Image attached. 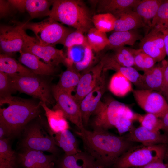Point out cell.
Returning <instances> with one entry per match:
<instances>
[{
	"mask_svg": "<svg viewBox=\"0 0 168 168\" xmlns=\"http://www.w3.org/2000/svg\"><path fill=\"white\" fill-rule=\"evenodd\" d=\"M24 29L32 31L41 44L54 46L63 45L68 34L72 30L49 17L38 22H26Z\"/></svg>",
	"mask_w": 168,
	"mask_h": 168,
	"instance_id": "6",
	"label": "cell"
},
{
	"mask_svg": "<svg viewBox=\"0 0 168 168\" xmlns=\"http://www.w3.org/2000/svg\"><path fill=\"white\" fill-rule=\"evenodd\" d=\"M113 52L108 55L119 65L126 67L134 66V56L136 49L122 46L113 49Z\"/></svg>",
	"mask_w": 168,
	"mask_h": 168,
	"instance_id": "33",
	"label": "cell"
},
{
	"mask_svg": "<svg viewBox=\"0 0 168 168\" xmlns=\"http://www.w3.org/2000/svg\"><path fill=\"white\" fill-rule=\"evenodd\" d=\"M18 61L37 75H51L54 73V67L44 62L35 55L22 50L19 52Z\"/></svg>",
	"mask_w": 168,
	"mask_h": 168,
	"instance_id": "21",
	"label": "cell"
},
{
	"mask_svg": "<svg viewBox=\"0 0 168 168\" xmlns=\"http://www.w3.org/2000/svg\"><path fill=\"white\" fill-rule=\"evenodd\" d=\"M0 71L10 76L36 75L12 56L2 53L0 54Z\"/></svg>",
	"mask_w": 168,
	"mask_h": 168,
	"instance_id": "27",
	"label": "cell"
},
{
	"mask_svg": "<svg viewBox=\"0 0 168 168\" xmlns=\"http://www.w3.org/2000/svg\"><path fill=\"white\" fill-rule=\"evenodd\" d=\"M104 63L102 59L96 65L83 72L73 95L79 105L84 97L96 85L101 76Z\"/></svg>",
	"mask_w": 168,
	"mask_h": 168,
	"instance_id": "14",
	"label": "cell"
},
{
	"mask_svg": "<svg viewBox=\"0 0 168 168\" xmlns=\"http://www.w3.org/2000/svg\"><path fill=\"white\" fill-rule=\"evenodd\" d=\"M107 72L103 71L100 78L94 89L82 99L80 104L83 124L88 125L90 118L96 110L106 89Z\"/></svg>",
	"mask_w": 168,
	"mask_h": 168,
	"instance_id": "13",
	"label": "cell"
},
{
	"mask_svg": "<svg viewBox=\"0 0 168 168\" xmlns=\"http://www.w3.org/2000/svg\"><path fill=\"white\" fill-rule=\"evenodd\" d=\"M116 18L113 15L108 13H98L92 16V22L94 27L106 33L114 29Z\"/></svg>",
	"mask_w": 168,
	"mask_h": 168,
	"instance_id": "35",
	"label": "cell"
},
{
	"mask_svg": "<svg viewBox=\"0 0 168 168\" xmlns=\"http://www.w3.org/2000/svg\"><path fill=\"white\" fill-rule=\"evenodd\" d=\"M128 141L139 142L147 145L167 144L168 136L160 131H154L149 130L140 126L133 127L126 134L124 135Z\"/></svg>",
	"mask_w": 168,
	"mask_h": 168,
	"instance_id": "17",
	"label": "cell"
},
{
	"mask_svg": "<svg viewBox=\"0 0 168 168\" xmlns=\"http://www.w3.org/2000/svg\"><path fill=\"white\" fill-rule=\"evenodd\" d=\"M52 92L56 102L52 109L61 110L67 119L75 124L78 130L84 128L80 105L73 95L60 89L56 85L52 86Z\"/></svg>",
	"mask_w": 168,
	"mask_h": 168,
	"instance_id": "9",
	"label": "cell"
},
{
	"mask_svg": "<svg viewBox=\"0 0 168 168\" xmlns=\"http://www.w3.org/2000/svg\"><path fill=\"white\" fill-rule=\"evenodd\" d=\"M22 51L35 55L54 67L60 63L65 65L66 56L63 50L53 46L42 44L36 38L28 36L26 34Z\"/></svg>",
	"mask_w": 168,
	"mask_h": 168,
	"instance_id": "10",
	"label": "cell"
},
{
	"mask_svg": "<svg viewBox=\"0 0 168 168\" xmlns=\"http://www.w3.org/2000/svg\"><path fill=\"white\" fill-rule=\"evenodd\" d=\"M90 168H99L97 165L96 163L93 166L91 167Z\"/></svg>",
	"mask_w": 168,
	"mask_h": 168,
	"instance_id": "51",
	"label": "cell"
},
{
	"mask_svg": "<svg viewBox=\"0 0 168 168\" xmlns=\"http://www.w3.org/2000/svg\"><path fill=\"white\" fill-rule=\"evenodd\" d=\"M17 154L19 161L25 168H53L56 156L46 155L42 151L22 148Z\"/></svg>",
	"mask_w": 168,
	"mask_h": 168,
	"instance_id": "16",
	"label": "cell"
},
{
	"mask_svg": "<svg viewBox=\"0 0 168 168\" xmlns=\"http://www.w3.org/2000/svg\"><path fill=\"white\" fill-rule=\"evenodd\" d=\"M16 158L9 138L0 139V168H16Z\"/></svg>",
	"mask_w": 168,
	"mask_h": 168,
	"instance_id": "32",
	"label": "cell"
},
{
	"mask_svg": "<svg viewBox=\"0 0 168 168\" xmlns=\"http://www.w3.org/2000/svg\"><path fill=\"white\" fill-rule=\"evenodd\" d=\"M140 125L154 131H160L162 128V123L161 118L155 115L147 113L144 115L139 114L138 120Z\"/></svg>",
	"mask_w": 168,
	"mask_h": 168,
	"instance_id": "38",
	"label": "cell"
},
{
	"mask_svg": "<svg viewBox=\"0 0 168 168\" xmlns=\"http://www.w3.org/2000/svg\"><path fill=\"white\" fill-rule=\"evenodd\" d=\"M96 164L94 158L85 151L73 155L64 154L59 163V168H90Z\"/></svg>",
	"mask_w": 168,
	"mask_h": 168,
	"instance_id": "25",
	"label": "cell"
},
{
	"mask_svg": "<svg viewBox=\"0 0 168 168\" xmlns=\"http://www.w3.org/2000/svg\"><path fill=\"white\" fill-rule=\"evenodd\" d=\"M162 123L161 130L164 133L168 136V112L165 114L161 118Z\"/></svg>",
	"mask_w": 168,
	"mask_h": 168,
	"instance_id": "47",
	"label": "cell"
},
{
	"mask_svg": "<svg viewBox=\"0 0 168 168\" xmlns=\"http://www.w3.org/2000/svg\"><path fill=\"white\" fill-rule=\"evenodd\" d=\"M161 32L163 35L165 49L166 55L168 56V30H163Z\"/></svg>",
	"mask_w": 168,
	"mask_h": 168,
	"instance_id": "48",
	"label": "cell"
},
{
	"mask_svg": "<svg viewBox=\"0 0 168 168\" xmlns=\"http://www.w3.org/2000/svg\"><path fill=\"white\" fill-rule=\"evenodd\" d=\"M124 103L116 100H101L92 116L91 124L93 130L108 131L118 123L126 107Z\"/></svg>",
	"mask_w": 168,
	"mask_h": 168,
	"instance_id": "8",
	"label": "cell"
},
{
	"mask_svg": "<svg viewBox=\"0 0 168 168\" xmlns=\"http://www.w3.org/2000/svg\"><path fill=\"white\" fill-rule=\"evenodd\" d=\"M87 34L86 37L88 44L93 51L99 52L108 46L109 40L106 33L93 27L88 30Z\"/></svg>",
	"mask_w": 168,
	"mask_h": 168,
	"instance_id": "34",
	"label": "cell"
},
{
	"mask_svg": "<svg viewBox=\"0 0 168 168\" xmlns=\"http://www.w3.org/2000/svg\"><path fill=\"white\" fill-rule=\"evenodd\" d=\"M132 92L138 104L147 113L161 118L168 112V103L160 92L138 89H133Z\"/></svg>",
	"mask_w": 168,
	"mask_h": 168,
	"instance_id": "12",
	"label": "cell"
},
{
	"mask_svg": "<svg viewBox=\"0 0 168 168\" xmlns=\"http://www.w3.org/2000/svg\"><path fill=\"white\" fill-rule=\"evenodd\" d=\"M131 82L119 72H116L112 77L109 85L110 91L119 97L125 96L133 90Z\"/></svg>",
	"mask_w": 168,
	"mask_h": 168,
	"instance_id": "31",
	"label": "cell"
},
{
	"mask_svg": "<svg viewBox=\"0 0 168 168\" xmlns=\"http://www.w3.org/2000/svg\"><path fill=\"white\" fill-rule=\"evenodd\" d=\"M115 31H125L148 27L141 17L133 9L127 10L116 17Z\"/></svg>",
	"mask_w": 168,
	"mask_h": 168,
	"instance_id": "22",
	"label": "cell"
},
{
	"mask_svg": "<svg viewBox=\"0 0 168 168\" xmlns=\"http://www.w3.org/2000/svg\"><path fill=\"white\" fill-rule=\"evenodd\" d=\"M8 76L14 92L18 91L30 95L47 105L54 102L52 87L38 75Z\"/></svg>",
	"mask_w": 168,
	"mask_h": 168,
	"instance_id": "5",
	"label": "cell"
},
{
	"mask_svg": "<svg viewBox=\"0 0 168 168\" xmlns=\"http://www.w3.org/2000/svg\"><path fill=\"white\" fill-rule=\"evenodd\" d=\"M84 33L76 30L72 31L66 37L63 45L67 49L78 46H85L88 44Z\"/></svg>",
	"mask_w": 168,
	"mask_h": 168,
	"instance_id": "39",
	"label": "cell"
},
{
	"mask_svg": "<svg viewBox=\"0 0 168 168\" xmlns=\"http://www.w3.org/2000/svg\"><path fill=\"white\" fill-rule=\"evenodd\" d=\"M163 75V83L160 93L164 96L168 91V59L161 61V65Z\"/></svg>",
	"mask_w": 168,
	"mask_h": 168,
	"instance_id": "43",
	"label": "cell"
},
{
	"mask_svg": "<svg viewBox=\"0 0 168 168\" xmlns=\"http://www.w3.org/2000/svg\"><path fill=\"white\" fill-rule=\"evenodd\" d=\"M133 121L122 116L115 126L120 136L127 132H129L130 130L133 127Z\"/></svg>",
	"mask_w": 168,
	"mask_h": 168,
	"instance_id": "42",
	"label": "cell"
},
{
	"mask_svg": "<svg viewBox=\"0 0 168 168\" xmlns=\"http://www.w3.org/2000/svg\"><path fill=\"white\" fill-rule=\"evenodd\" d=\"M152 28L160 31L168 30V0H164L160 5L152 21Z\"/></svg>",
	"mask_w": 168,
	"mask_h": 168,
	"instance_id": "36",
	"label": "cell"
},
{
	"mask_svg": "<svg viewBox=\"0 0 168 168\" xmlns=\"http://www.w3.org/2000/svg\"><path fill=\"white\" fill-rule=\"evenodd\" d=\"M164 97L166 99L167 103H168V91L166 94L164 96Z\"/></svg>",
	"mask_w": 168,
	"mask_h": 168,
	"instance_id": "50",
	"label": "cell"
},
{
	"mask_svg": "<svg viewBox=\"0 0 168 168\" xmlns=\"http://www.w3.org/2000/svg\"><path fill=\"white\" fill-rule=\"evenodd\" d=\"M164 162L168 164V144H166L165 152L164 159Z\"/></svg>",
	"mask_w": 168,
	"mask_h": 168,
	"instance_id": "49",
	"label": "cell"
},
{
	"mask_svg": "<svg viewBox=\"0 0 168 168\" xmlns=\"http://www.w3.org/2000/svg\"><path fill=\"white\" fill-rule=\"evenodd\" d=\"M82 139L85 151L92 156L99 168H110L125 152L134 145L124 135L108 131H91L85 128L76 132Z\"/></svg>",
	"mask_w": 168,
	"mask_h": 168,
	"instance_id": "1",
	"label": "cell"
},
{
	"mask_svg": "<svg viewBox=\"0 0 168 168\" xmlns=\"http://www.w3.org/2000/svg\"><path fill=\"white\" fill-rule=\"evenodd\" d=\"M104 63L103 71L113 70L119 72L128 78L132 83L139 88L141 76L138 71L133 67L122 66L112 59L108 54L101 59Z\"/></svg>",
	"mask_w": 168,
	"mask_h": 168,
	"instance_id": "24",
	"label": "cell"
},
{
	"mask_svg": "<svg viewBox=\"0 0 168 168\" xmlns=\"http://www.w3.org/2000/svg\"><path fill=\"white\" fill-rule=\"evenodd\" d=\"M163 83V75L161 65H155L141 75L138 89L149 90L160 92Z\"/></svg>",
	"mask_w": 168,
	"mask_h": 168,
	"instance_id": "23",
	"label": "cell"
},
{
	"mask_svg": "<svg viewBox=\"0 0 168 168\" xmlns=\"http://www.w3.org/2000/svg\"><path fill=\"white\" fill-rule=\"evenodd\" d=\"M12 7L21 12L26 11L31 19L49 16L53 0H9Z\"/></svg>",
	"mask_w": 168,
	"mask_h": 168,
	"instance_id": "18",
	"label": "cell"
},
{
	"mask_svg": "<svg viewBox=\"0 0 168 168\" xmlns=\"http://www.w3.org/2000/svg\"><path fill=\"white\" fill-rule=\"evenodd\" d=\"M84 56L82 61L75 69L79 72L91 67L95 59L93 51L88 44L84 47Z\"/></svg>",
	"mask_w": 168,
	"mask_h": 168,
	"instance_id": "40",
	"label": "cell"
},
{
	"mask_svg": "<svg viewBox=\"0 0 168 168\" xmlns=\"http://www.w3.org/2000/svg\"><path fill=\"white\" fill-rule=\"evenodd\" d=\"M97 6L99 13L111 14L118 16L123 12L130 9L133 10L140 0H100L91 1Z\"/></svg>",
	"mask_w": 168,
	"mask_h": 168,
	"instance_id": "19",
	"label": "cell"
},
{
	"mask_svg": "<svg viewBox=\"0 0 168 168\" xmlns=\"http://www.w3.org/2000/svg\"><path fill=\"white\" fill-rule=\"evenodd\" d=\"M12 7L8 0H0V16L2 18L6 16L9 13Z\"/></svg>",
	"mask_w": 168,
	"mask_h": 168,
	"instance_id": "44",
	"label": "cell"
},
{
	"mask_svg": "<svg viewBox=\"0 0 168 168\" xmlns=\"http://www.w3.org/2000/svg\"><path fill=\"white\" fill-rule=\"evenodd\" d=\"M49 17L84 33L93 27L90 12L81 0H53Z\"/></svg>",
	"mask_w": 168,
	"mask_h": 168,
	"instance_id": "3",
	"label": "cell"
},
{
	"mask_svg": "<svg viewBox=\"0 0 168 168\" xmlns=\"http://www.w3.org/2000/svg\"><path fill=\"white\" fill-rule=\"evenodd\" d=\"M138 168H168V164L162 161H156Z\"/></svg>",
	"mask_w": 168,
	"mask_h": 168,
	"instance_id": "46",
	"label": "cell"
},
{
	"mask_svg": "<svg viewBox=\"0 0 168 168\" xmlns=\"http://www.w3.org/2000/svg\"><path fill=\"white\" fill-rule=\"evenodd\" d=\"M134 62L135 68L144 72L153 68L156 63L153 58L140 49L136 50Z\"/></svg>",
	"mask_w": 168,
	"mask_h": 168,
	"instance_id": "37",
	"label": "cell"
},
{
	"mask_svg": "<svg viewBox=\"0 0 168 168\" xmlns=\"http://www.w3.org/2000/svg\"><path fill=\"white\" fill-rule=\"evenodd\" d=\"M47 129L55 145L64 151L65 154L72 155L81 151L75 137L69 129L57 133L52 132L48 126Z\"/></svg>",
	"mask_w": 168,
	"mask_h": 168,
	"instance_id": "20",
	"label": "cell"
},
{
	"mask_svg": "<svg viewBox=\"0 0 168 168\" xmlns=\"http://www.w3.org/2000/svg\"><path fill=\"white\" fill-rule=\"evenodd\" d=\"M25 23L13 25H1L0 47L2 54L11 56L22 50L26 34L23 27Z\"/></svg>",
	"mask_w": 168,
	"mask_h": 168,
	"instance_id": "11",
	"label": "cell"
},
{
	"mask_svg": "<svg viewBox=\"0 0 168 168\" xmlns=\"http://www.w3.org/2000/svg\"><path fill=\"white\" fill-rule=\"evenodd\" d=\"M66 67L67 69L61 74L56 85L62 90L72 94L78 84L81 74L72 66Z\"/></svg>",
	"mask_w": 168,
	"mask_h": 168,
	"instance_id": "30",
	"label": "cell"
},
{
	"mask_svg": "<svg viewBox=\"0 0 168 168\" xmlns=\"http://www.w3.org/2000/svg\"><path fill=\"white\" fill-rule=\"evenodd\" d=\"M20 145L22 148L46 151L56 156L59 150L48 133L47 127L35 123L24 128Z\"/></svg>",
	"mask_w": 168,
	"mask_h": 168,
	"instance_id": "7",
	"label": "cell"
},
{
	"mask_svg": "<svg viewBox=\"0 0 168 168\" xmlns=\"http://www.w3.org/2000/svg\"><path fill=\"white\" fill-rule=\"evenodd\" d=\"M14 93L9 76L0 71V98L10 95Z\"/></svg>",
	"mask_w": 168,
	"mask_h": 168,
	"instance_id": "41",
	"label": "cell"
},
{
	"mask_svg": "<svg viewBox=\"0 0 168 168\" xmlns=\"http://www.w3.org/2000/svg\"><path fill=\"white\" fill-rule=\"evenodd\" d=\"M164 0H140L134 9L135 11L142 19L148 27L151 28V21L156 16L160 5Z\"/></svg>",
	"mask_w": 168,
	"mask_h": 168,
	"instance_id": "29",
	"label": "cell"
},
{
	"mask_svg": "<svg viewBox=\"0 0 168 168\" xmlns=\"http://www.w3.org/2000/svg\"><path fill=\"white\" fill-rule=\"evenodd\" d=\"M40 102L41 106L45 111L48 126L52 132L57 133L69 129L67 119L61 110L51 109L45 103Z\"/></svg>",
	"mask_w": 168,
	"mask_h": 168,
	"instance_id": "26",
	"label": "cell"
},
{
	"mask_svg": "<svg viewBox=\"0 0 168 168\" xmlns=\"http://www.w3.org/2000/svg\"><path fill=\"white\" fill-rule=\"evenodd\" d=\"M166 144L134 145L123 154L113 168H138L152 162L162 161Z\"/></svg>",
	"mask_w": 168,
	"mask_h": 168,
	"instance_id": "4",
	"label": "cell"
},
{
	"mask_svg": "<svg viewBox=\"0 0 168 168\" xmlns=\"http://www.w3.org/2000/svg\"></svg>",
	"mask_w": 168,
	"mask_h": 168,
	"instance_id": "52",
	"label": "cell"
},
{
	"mask_svg": "<svg viewBox=\"0 0 168 168\" xmlns=\"http://www.w3.org/2000/svg\"><path fill=\"white\" fill-rule=\"evenodd\" d=\"M142 38L135 30L114 31L108 38L109 44L107 47L113 49L125 45L133 46L137 41L140 40Z\"/></svg>",
	"mask_w": 168,
	"mask_h": 168,
	"instance_id": "28",
	"label": "cell"
},
{
	"mask_svg": "<svg viewBox=\"0 0 168 168\" xmlns=\"http://www.w3.org/2000/svg\"><path fill=\"white\" fill-rule=\"evenodd\" d=\"M0 126L6 131L8 138L16 136L23 131L29 123L39 115L40 102L10 95L0 98Z\"/></svg>",
	"mask_w": 168,
	"mask_h": 168,
	"instance_id": "2",
	"label": "cell"
},
{
	"mask_svg": "<svg viewBox=\"0 0 168 168\" xmlns=\"http://www.w3.org/2000/svg\"><path fill=\"white\" fill-rule=\"evenodd\" d=\"M139 47L156 62L162 61L166 55L163 33L155 28H152L140 40Z\"/></svg>",
	"mask_w": 168,
	"mask_h": 168,
	"instance_id": "15",
	"label": "cell"
},
{
	"mask_svg": "<svg viewBox=\"0 0 168 168\" xmlns=\"http://www.w3.org/2000/svg\"><path fill=\"white\" fill-rule=\"evenodd\" d=\"M139 114L135 113L128 107L126 106L122 116L133 121L138 120Z\"/></svg>",
	"mask_w": 168,
	"mask_h": 168,
	"instance_id": "45",
	"label": "cell"
}]
</instances>
